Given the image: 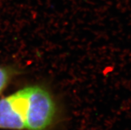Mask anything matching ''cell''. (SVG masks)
Here are the masks:
<instances>
[{
  "instance_id": "cell-2",
  "label": "cell",
  "mask_w": 131,
  "mask_h": 130,
  "mask_svg": "<svg viewBox=\"0 0 131 130\" xmlns=\"http://www.w3.org/2000/svg\"><path fill=\"white\" fill-rule=\"evenodd\" d=\"M19 72L9 66H0V94L8 86Z\"/></svg>"
},
{
  "instance_id": "cell-1",
  "label": "cell",
  "mask_w": 131,
  "mask_h": 130,
  "mask_svg": "<svg viewBox=\"0 0 131 130\" xmlns=\"http://www.w3.org/2000/svg\"><path fill=\"white\" fill-rule=\"evenodd\" d=\"M57 116L56 101L40 85L26 86L0 99V129L49 130Z\"/></svg>"
}]
</instances>
